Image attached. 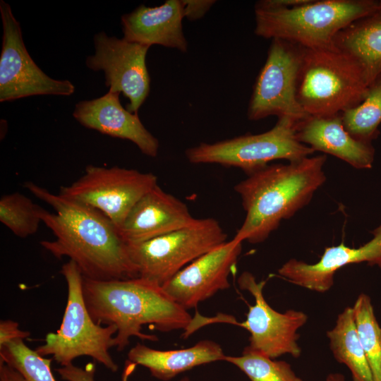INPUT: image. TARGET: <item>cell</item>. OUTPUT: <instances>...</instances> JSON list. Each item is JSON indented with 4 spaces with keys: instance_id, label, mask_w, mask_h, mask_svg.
I'll list each match as a JSON object with an SVG mask.
<instances>
[{
    "instance_id": "8fae6325",
    "label": "cell",
    "mask_w": 381,
    "mask_h": 381,
    "mask_svg": "<svg viewBox=\"0 0 381 381\" xmlns=\"http://www.w3.org/2000/svg\"><path fill=\"white\" fill-rule=\"evenodd\" d=\"M157 185L152 173L88 165L78 180L61 186L59 194L97 209L119 229L135 203Z\"/></svg>"
},
{
    "instance_id": "4316f807",
    "label": "cell",
    "mask_w": 381,
    "mask_h": 381,
    "mask_svg": "<svg viewBox=\"0 0 381 381\" xmlns=\"http://www.w3.org/2000/svg\"><path fill=\"white\" fill-rule=\"evenodd\" d=\"M39 207L23 193L4 195L0 199V221L16 236L26 238L35 234L42 222Z\"/></svg>"
},
{
    "instance_id": "7402d4cb",
    "label": "cell",
    "mask_w": 381,
    "mask_h": 381,
    "mask_svg": "<svg viewBox=\"0 0 381 381\" xmlns=\"http://www.w3.org/2000/svg\"><path fill=\"white\" fill-rule=\"evenodd\" d=\"M326 334L334 358L350 370L353 381H373L358 338L352 307H346L338 315L334 327Z\"/></svg>"
},
{
    "instance_id": "2e32d148",
    "label": "cell",
    "mask_w": 381,
    "mask_h": 381,
    "mask_svg": "<svg viewBox=\"0 0 381 381\" xmlns=\"http://www.w3.org/2000/svg\"><path fill=\"white\" fill-rule=\"evenodd\" d=\"M187 205L158 184L132 207L119 232L127 244L138 243L192 224Z\"/></svg>"
},
{
    "instance_id": "484cf974",
    "label": "cell",
    "mask_w": 381,
    "mask_h": 381,
    "mask_svg": "<svg viewBox=\"0 0 381 381\" xmlns=\"http://www.w3.org/2000/svg\"><path fill=\"white\" fill-rule=\"evenodd\" d=\"M224 361L239 368L250 381H303L287 362L275 361L248 346L241 356L226 355Z\"/></svg>"
},
{
    "instance_id": "30bf717a",
    "label": "cell",
    "mask_w": 381,
    "mask_h": 381,
    "mask_svg": "<svg viewBox=\"0 0 381 381\" xmlns=\"http://www.w3.org/2000/svg\"><path fill=\"white\" fill-rule=\"evenodd\" d=\"M305 48L286 40L272 39L249 102L248 119L270 116L296 123L308 117L298 103L297 88Z\"/></svg>"
},
{
    "instance_id": "5b68a950",
    "label": "cell",
    "mask_w": 381,
    "mask_h": 381,
    "mask_svg": "<svg viewBox=\"0 0 381 381\" xmlns=\"http://www.w3.org/2000/svg\"><path fill=\"white\" fill-rule=\"evenodd\" d=\"M368 87L359 65L334 46L305 49L297 99L308 116L341 114L359 104Z\"/></svg>"
},
{
    "instance_id": "e0dca14e",
    "label": "cell",
    "mask_w": 381,
    "mask_h": 381,
    "mask_svg": "<svg viewBox=\"0 0 381 381\" xmlns=\"http://www.w3.org/2000/svg\"><path fill=\"white\" fill-rule=\"evenodd\" d=\"M119 92L108 91L103 96L80 101L73 116L82 126L114 138L128 140L145 155L155 157L158 140L144 126L138 114L124 109Z\"/></svg>"
},
{
    "instance_id": "52a82bcc",
    "label": "cell",
    "mask_w": 381,
    "mask_h": 381,
    "mask_svg": "<svg viewBox=\"0 0 381 381\" xmlns=\"http://www.w3.org/2000/svg\"><path fill=\"white\" fill-rule=\"evenodd\" d=\"M297 124L288 118L278 119L275 126L266 132L214 143H202L186 150V157L190 163L234 167L248 175L275 159L298 161L311 156L315 151L298 140Z\"/></svg>"
},
{
    "instance_id": "6da1fadb",
    "label": "cell",
    "mask_w": 381,
    "mask_h": 381,
    "mask_svg": "<svg viewBox=\"0 0 381 381\" xmlns=\"http://www.w3.org/2000/svg\"><path fill=\"white\" fill-rule=\"evenodd\" d=\"M33 195L49 205L52 213L40 206L42 222L55 236L41 246L58 259L68 257L83 277L99 281L138 277L128 244L119 228L105 214L84 203L54 194L32 182L24 183Z\"/></svg>"
},
{
    "instance_id": "ffe728a7",
    "label": "cell",
    "mask_w": 381,
    "mask_h": 381,
    "mask_svg": "<svg viewBox=\"0 0 381 381\" xmlns=\"http://www.w3.org/2000/svg\"><path fill=\"white\" fill-rule=\"evenodd\" d=\"M225 356L219 344L202 340L189 348L167 351L138 343L128 351V359L149 369L155 377L167 381L196 366L224 361Z\"/></svg>"
},
{
    "instance_id": "ba28073f",
    "label": "cell",
    "mask_w": 381,
    "mask_h": 381,
    "mask_svg": "<svg viewBox=\"0 0 381 381\" xmlns=\"http://www.w3.org/2000/svg\"><path fill=\"white\" fill-rule=\"evenodd\" d=\"M227 234L214 218L196 219L190 225L150 240L128 244L139 277L163 286L201 255L225 243Z\"/></svg>"
},
{
    "instance_id": "3957f363",
    "label": "cell",
    "mask_w": 381,
    "mask_h": 381,
    "mask_svg": "<svg viewBox=\"0 0 381 381\" xmlns=\"http://www.w3.org/2000/svg\"><path fill=\"white\" fill-rule=\"evenodd\" d=\"M326 159L323 155L287 164H268L237 183L234 190L241 198L246 217L234 238L262 243L282 220L308 204L326 181Z\"/></svg>"
},
{
    "instance_id": "44dd1931",
    "label": "cell",
    "mask_w": 381,
    "mask_h": 381,
    "mask_svg": "<svg viewBox=\"0 0 381 381\" xmlns=\"http://www.w3.org/2000/svg\"><path fill=\"white\" fill-rule=\"evenodd\" d=\"M333 45L362 68L369 85L381 75V1L377 8L341 30Z\"/></svg>"
},
{
    "instance_id": "277c9868",
    "label": "cell",
    "mask_w": 381,
    "mask_h": 381,
    "mask_svg": "<svg viewBox=\"0 0 381 381\" xmlns=\"http://www.w3.org/2000/svg\"><path fill=\"white\" fill-rule=\"evenodd\" d=\"M379 4L377 0H310L289 8L255 7L254 32L308 49L329 48L341 30L375 11Z\"/></svg>"
},
{
    "instance_id": "4dcf8cb0",
    "label": "cell",
    "mask_w": 381,
    "mask_h": 381,
    "mask_svg": "<svg viewBox=\"0 0 381 381\" xmlns=\"http://www.w3.org/2000/svg\"><path fill=\"white\" fill-rule=\"evenodd\" d=\"M0 381H19L18 373L7 364L0 363Z\"/></svg>"
},
{
    "instance_id": "9c48e42d",
    "label": "cell",
    "mask_w": 381,
    "mask_h": 381,
    "mask_svg": "<svg viewBox=\"0 0 381 381\" xmlns=\"http://www.w3.org/2000/svg\"><path fill=\"white\" fill-rule=\"evenodd\" d=\"M241 289L248 291L255 299L249 309L246 319L238 322L231 315L219 314L214 317L200 315L201 327L214 322H224L240 326L250 332L249 345L251 349L271 358L284 354L298 358L301 348L298 344V330L308 320L307 315L299 310L289 309L279 313L273 309L263 296L266 281L258 282L253 274L243 272L238 279Z\"/></svg>"
},
{
    "instance_id": "cb8c5ba5",
    "label": "cell",
    "mask_w": 381,
    "mask_h": 381,
    "mask_svg": "<svg viewBox=\"0 0 381 381\" xmlns=\"http://www.w3.org/2000/svg\"><path fill=\"white\" fill-rule=\"evenodd\" d=\"M352 308L358 338L373 381H381V328L371 300L368 295L361 294Z\"/></svg>"
},
{
    "instance_id": "f1b7e54d",
    "label": "cell",
    "mask_w": 381,
    "mask_h": 381,
    "mask_svg": "<svg viewBox=\"0 0 381 381\" xmlns=\"http://www.w3.org/2000/svg\"><path fill=\"white\" fill-rule=\"evenodd\" d=\"M184 18L197 20L202 18L215 4L214 0H182Z\"/></svg>"
},
{
    "instance_id": "603a6c76",
    "label": "cell",
    "mask_w": 381,
    "mask_h": 381,
    "mask_svg": "<svg viewBox=\"0 0 381 381\" xmlns=\"http://www.w3.org/2000/svg\"><path fill=\"white\" fill-rule=\"evenodd\" d=\"M341 116L344 128L354 138L371 143L377 138L381 123V75L369 85L363 100Z\"/></svg>"
},
{
    "instance_id": "f546056e",
    "label": "cell",
    "mask_w": 381,
    "mask_h": 381,
    "mask_svg": "<svg viewBox=\"0 0 381 381\" xmlns=\"http://www.w3.org/2000/svg\"><path fill=\"white\" fill-rule=\"evenodd\" d=\"M30 336V332L21 330L15 321L6 320L0 322V346L13 339H27Z\"/></svg>"
},
{
    "instance_id": "ac0fdd59",
    "label": "cell",
    "mask_w": 381,
    "mask_h": 381,
    "mask_svg": "<svg viewBox=\"0 0 381 381\" xmlns=\"http://www.w3.org/2000/svg\"><path fill=\"white\" fill-rule=\"evenodd\" d=\"M183 18L182 0H167L155 7L142 4L121 16L123 38L149 47L158 44L186 52Z\"/></svg>"
},
{
    "instance_id": "5bb4252c",
    "label": "cell",
    "mask_w": 381,
    "mask_h": 381,
    "mask_svg": "<svg viewBox=\"0 0 381 381\" xmlns=\"http://www.w3.org/2000/svg\"><path fill=\"white\" fill-rule=\"evenodd\" d=\"M242 242L233 238L195 259L176 273L163 289L186 310L230 287L229 277L241 253Z\"/></svg>"
},
{
    "instance_id": "d6986e66",
    "label": "cell",
    "mask_w": 381,
    "mask_h": 381,
    "mask_svg": "<svg viewBox=\"0 0 381 381\" xmlns=\"http://www.w3.org/2000/svg\"><path fill=\"white\" fill-rule=\"evenodd\" d=\"M298 140L333 155L356 169H370L375 150L371 143L354 138L344 128L341 114L330 116H308L297 124Z\"/></svg>"
},
{
    "instance_id": "9a60e30c",
    "label": "cell",
    "mask_w": 381,
    "mask_h": 381,
    "mask_svg": "<svg viewBox=\"0 0 381 381\" xmlns=\"http://www.w3.org/2000/svg\"><path fill=\"white\" fill-rule=\"evenodd\" d=\"M372 234L373 238L358 248L348 247L344 243L326 247L315 264L290 259L278 270V273L294 284L325 293L332 287L335 272L346 265L365 262L381 269V224Z\"/></svg>"
},
{
    "instance_id": "7c38bea8",
    "label": "cell",
    "mask_w": 381,
    "mask_h": 381,
    "mask_svg": "<svg viewBox=\"0 0 381 381\" xmlns=\"http://www.w3.org/2000/svg\"><path fill=\"white\" fill-rule=\"evenodd\" d=\"M0 16L3 28L0 102L34 95L73 94L75 86L71 81L49 77L32 60L24 44L20 23L4 0L0 1Z\"/></svg>"
},
{
    "instance_id": "83f0119b",
    "label": "cell",
    "mask_w": 381,
    "mask_h": 381,
    "mask_svg": "<svg viewBox=\"0 0 381 381\" xmlns=\"http://www.w3.org/2000/svg\"><path fill=\"white\" fill-rule=\"evenodd\" d=\"M61 379L66 381H95V364L88 363L85 368L71 364L57 369ZM180 381H191L185 377Z\"/></svg>"
},
{
    "instance_id": "7a4b0ae2",
    "label": "cell",
    "mask_w": 381,
    "mask_h": 381,
    "mask_svg": "<svg viewBox=\"0 0 381 381\" xmlns=\"http://www.w3.org/2000/svg\"><path fill=\"white\" fill-rule=\"evenodd\" d=\"M83 291L87 308L95 322L114 325V347L123 350L131 337L157 341V337L142 332L150 325L162 332L183 329L193 317L162 286L138 277L99 281L83 277Z\"/></svg>"
},
{
    "instance_id": "d4e9b609",
    "label": "cell",
    "mask_w": 381,
    "mask_h": 381,
    "mask_svg": "<svg viewBox=\"0 0 381 381\" xmlns=\"http://www.w3.org/2000/svg\"><path fill=\"white\" fill-rule=\"evenodd\" d=\"M24 339H16L0 346V363L14 369L19 381H56L51 370L53 360L29 348Z\"/></svg>"
},
{
    "instance_id": "4fadbf2b",
    "label": "cell",
    "mask_w": 381,
    "mask_h": 381,
    "mask_svg": "<svg viewBox=\"0 0 381 381\" xmlns=\"http://www.w3.org/2000/svg\"><path fill=\"white\" fill-rule=\"evenodd\" d=\"M95 54L87 56L86 66L103 71L105 85L129 99L126 109L138 114L150 90L146 55L150 47L109 36L104 31L93 37Z\"/></svg>"
},
{
    "instance_id": "1f68e13d",
    "label": "cell",
    "mask_w": 381,
    "mask_h": 381,
    "mask_svg": "<svg viewBox=\"0 0 381 381\" xmlns=\"http://www.w3.org/2000/svg\"><path fill=\"white\" fill-rule=\"evenodd\" d=\"M326 381H345V377L341 373H334L327 375Z\"/></svg>"
},
{
    "instance_id": "8992f818",
    "label": "cell",
    "mask_w": 381,
    "mask_h": 381,
    "mask_svg": "<svg viewBox=\"0 0 381 381\" xmlns=\"http://www.w3.org/2000/svg\"><path fill=\"white\" fill-rule=\"evenodd\" d=\"M61 274L67 283V304L60 328L46 335L44 344L35 351L42 356H52L61 366H67L80 356H90L113 373L119 366L109 353L114 347V325L102 327L94 321L84 299L83 276L77 265L69 260Z\"/></svg>"
}]
</instances>
